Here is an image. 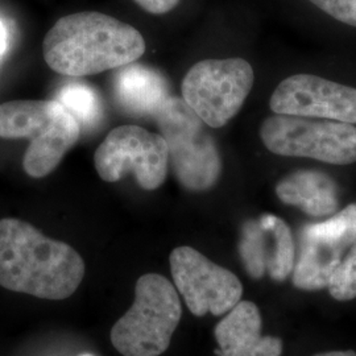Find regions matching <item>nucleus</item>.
Here are the masks:
<instances>
[{
    "label": "nucleus",
    "instance_id": "ddd939ff",
    "mask_svg": "<svg viewBox=\"0 0 356 356\" xmlns=\"http://www.w3.org/2000/svg\"><path fill=\"white\" fill-rule=\"evenodd\" d=\"M263 319L251 301H239L219 321L214 335L219 356H281L282 341L263 335Z\"/></svg>",
    "mask_w": 356,
    "mask_h": 356
},
{
    "label": "nucleus",
    "instance_id": "a211bd4d",
    "mask_svg": "<svg viewBox=\"0 0 356 356\" xmlns=\"http://www.w3.org/2000/svg\"><path fill=\"white\" fill-rule=\"evenodd\" d=\"M335 20L356 28V0H309Z\"/></svg>",
    "mask_w": 356,
    "mask_h": 356
},
{
    "label": "nucleus",
    "instance_id": "6e6552de",
    "mask_svg": "<svg viewBox=\"0 0 356 356\" xmlns=\"http://www.w3.org/2000/svg\"><path fill=\"white\" fill-rule=\"evenodd\" d=\"M94 166L106 182H118L132 173L141 189L156 191L168 176V145L157 132L134 124L119 126L97 148Z\"/></svg>",
    "mask_w": 356,
    "mask_h": 356
},
{
    "label": "nucleus",
    "instance_id": "412c9836",
    "mask_svg": "<svg viewBox=\"0 0 356 356\" xmlns=\"http://www.w3.org/2000/svg\"><path fill=\"white\" fill-rule=\"evenodd\" d=\"M314 356H356L355 351L346 350V351H329V353H321Z\"/></svg>",
    "mask_w": 356,
    "mask_h": 356
},
{
    "label": "nucleus",
    "instance_id": "dca6fc26",
    "mask_svg": "<svg viewBox=\"0 0 356 356\" xmlns=\"http://www.w3.org/2000/svg\"><path fill=\"white\" fill-rule=\"evenodd\" d=\"M56 101L76 118L81 128L97 126L103 116L102 101L98 92L82 82H67L56 94Z\"/></svg>",
    "mask_w": 356,
    "mask_h": 356
},
{
    "label": "nucleus",
    "instance_id": "aec40b11",
    "mask_svg": "<svg viewBox=\"0 0 356 356\" xmlns=\"http://www.w3.org/2000/svg\"><path fill=\"white\" fill-rule=\"evenodd\" d=\"M7 42H8V33L4 23L0 20V57L7 51Z\"/></svg>",
    "mask_w": 356,
    "mask_h": 356
},
{
    "label": "nucleus",
    "instance_id": "20e7f679",
    "mask_svg": "<svg viewBox=\"0 0 356 356\" xmlns=\"http://www.w3.org/2000/svg\"><path fill=\"white\" fill-rule=\"evenodd\" d=\"M182 317L173 282L159 273L143 275L134 304L111 329V342L123 356H160L169 348Z\"/></svg>",
    "mask_w": 356,
    "mask_h": 356
},
{
    "label": "nucleus",
    "instance_id": "4468645a",
    "mask_svg": "<svg viewBox=\"0 0 356 356\" xmlns=\"http://www.w3.org/2000/svg\"><path fill=\"white\" fill-rule=\"evenodd\" d=\"M114 95L119 106L135 116H154L170 97L165 76L147 65L122 66L115 73Z\"/></svg>",
    "mask_w": 356,
    "mask_h": 356
},
{
    "label": "nucleus",
    "instance_id": "1a4fd4ad",
    "mask_svg": "<svg viewBox=\"0 0 356 356\" xmlns=\"http://www.w3.org/2000/svg\"><path fill=\"white\" fill-rule=\"evenodd\" d=\"M356 242V204H348L327 219L307 223L298 231L293 285L314 292L327 289L335 269Z\"/></svg>",
    "mask_w": 356,
    "mask_h": 356
},
{
    "label": "nucleus",
    "instance_id": "6ab92c4d",
    "mask_svg": "<svg viewBox=\"0 0 356 356\" xmlns=\"http://www.w3.org/2000/svg\"><path fill=\"white\" fill-rule=\"evenodd\" d=\"M141 8L153 15H163L172 11L179 0H135Z\"/></svg>",
    "mask_w": 356,
    "mask_h": 356
},
{
    "label": "nucleus",
    "instance_id": "4be33fe9",
    "mask_svg": "<svg viewBox=\"0 0 356 356\" xmlns=\"http://www.w3.org/2000/svg\"><path fill=\"white\" fill-rule=\"evenodd\" d=\"M76 356H95V355H92V354H81V355H76Z\"/></svg>",
    "mask_w": 356,
    "mask_h": 356
},
{
    "label": "nucleus",
    "instance_id": "0eeeda50",
    "mask_svg": "<svg viewBox=\"0 0 356 356\" xmlns=\"http://www.w3.org/2000/svg\"><path fill=\"white\" fill-rule=\"evenodd\" d=\"M254 81V69L243 58L202 60L184 78L182 99L207 127L222 128L241 111Z\"/></svg>",
    "mask_w": 356,
    "mask_h": 356
},
{
    "label": "nucleus",
    "instance_id": "f3484780",
    "mask_svg": "<svg viewBox=\"0 0 356 356\" xmlns=\"http://www.w3.org/2000/svg\"><path fill=\"white\" fill-rule=\"evenodd\" d=\"M327 289L337 301H351L356 298V242L332 273Z\"/></svg>",
    "mask_w": 356,
    "mask_h": 356
},
{
    "label": "nucleus",
    "instance_id": "9b49d317",
    "mask_svg": "<svg viewBox=\"0 0 356 356\" xmlns=\"http://www.w3.org/2000/svg\"><path fill=\"white\" fill-rule=\"evenodd\" d=\"M269 107L275 114L356 124V89L313 74H296L281 81Z\"/></svg>",
    "mask_w": 356,
    "mask_h": 356
},
{
    "label": "nucleus",
    "instance_id": "f8f14e48",
    "mask_svg": "<svg viewBox=\"0 0 356 356\" xmlns=\"http://www.w3.org/2000/svg\"><path fill=\"white\" fill-rule=\"evenodd\" d=\"M239 256L247 273L259 280L269 275L282 282L292 275L296 248L291 227L284 219L263 214L243 223Z\"/></svg>",
    "mask_w": 356,
    "mask_h": 356
},
{
    "label": "nucleus",
    "instance_id": "9d476101",
    "mask_svg": "<svg viewBox=\"0 0 356 356\" xmlns=\"http://www.w3.org/2000/svg\"><path fill=\"white\" fill-rule=\"evenodd\" d=\"M169 263L173 285L191 314L223 316L242 301L243 285L238 276L195 248L188 245L175 248Z\"/></svg>",
    "mask_w": 356,
    "mask_h": 356
},
{
    "label": "nucleus",
    "instance_id": "f257e3e1",
    "mask_svg": "<svg viewBox=\"0 0 356 356\" xmlns=\"http://www.w3.org/2000/svg\"><path fill=\"white\" fill-rule=\"evenodd\" d=\"M82 256L24 220L0 219V286L42 300L69 298L85 277Z\"/></svg>",
    "mask_w": 356,
    "mask_h": 356
},
{
    "label": "nucleus",
    "instance_id": "423d86ee",
    "mask_svg": "<svg viewBox=\"0 0 356 356\" xmlns=\"http://www.w3.org/2000/svg\"><path fill=\"white\" fill-rule=\"evenodd\" d=\"M269 152L284 157H306L332 165L356 163V127L335 120L275 114L260 127Z\"/></svg>",
    "mask_w": 356,
    "mask_h": 356
},
{
    "label": "nucleus",
    "instance_id": "2eb2a0df",
    "mask_svg": "<svg viewBox=\"0 0 356 356\" xmlns=\"http://www.w3.org/2000/svg\"><path fill=\"white\" fill-rule=\"evenodd\" d=\"M276 194L282 204L297 207L312 218H329L339 206L335 181L316 169H300L281 178Z\"/></svg>",
    "mask_w": 356,
    "mask_h": 356
},
{
    "label": "nucleus",
    "instance_id": "39448f33",
    "mask_svg": "<svg viewBox=\"0 0 356 356\" xmlns=\"http://www.w3.org/2000/svg\"><path fill=\"white\" fill-rule=\"evenodd\" d=\"M153 119L168 145L169 165L185 191L213 189L222 176V156L206 124L182 98L169 97Z\"/></svg>",
    "mask_w": 356,
    "mask_h": 356
},
{
    "label": "nucleus",
    "instance_id": "f03ea898",
    "mask_svg": "<svg viewBox=\"0 0 356 356\" xmlns=\"http://www.w3.org/2000/svg\"><path fill=\"white\" fill-rule=\"evenodd\" d=\"M145 41L135 26L101 13L61 17L42 42L44 60L58 74L94 76L135 63Z\"/></svg>",
    "mask_w": 356,
    "mask_h": 356
},
{
    "label": "nucleus",
    "instance_id": "7ed1b4c3",
    "mask_svg": "<svg viewBox=\"0 0 356 356\" xmlns=\"http://www.w3.org/2000/svg\"><path fill=\"white\" fill-rule=\"evenodd\" d=\"M76 118L56 99L0 104V138L29 139L23 168L32 178L47 177L81 138Z\"/></svg>",
    "mask_w": 356,
    "mask_h": 356
}]
</instances>
